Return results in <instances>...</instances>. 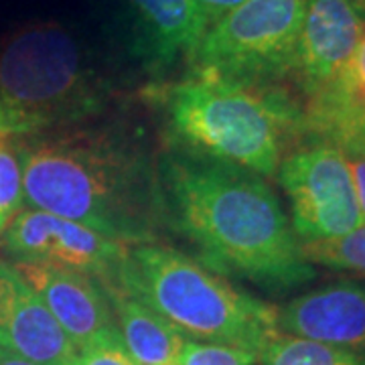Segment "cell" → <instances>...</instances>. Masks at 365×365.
<instances>
[{"label": "cell", "instance_id": "cell-1", "mask_svg": "<svg viewBox=\"0 0 365 365\" xmlns=\"http://www.w3.org/2000/svg\"><path fill=\"white\" fill-rule=\"evenodd\" d=\"M158 167L167 225L201 252L211 270L237 274L270 292L314 280L272 187L223 160L173 150Z\"/></svg>", "mask_w": 365, "mask_h": 365}, {"label": "cell", "instance_id": "cell-2", "mask_svg": "<svg viewBox=\"0 0 365 365\" xmlns=\"http://www.w3.org/2000/svg\"><path fill=\"white\" fill-rule=\"evenodd\" d=\"M33 209L88 225L126 246L157 244L167 227L158 167L110 130H73L16 148Z\"/></svg>", "mask_w": 365, "mask_h": 365}, {"label": "cell", "instance_id": "cell-3", "mask_svg": "<svg viewBox=\"0 0 365 365\" xmlns=\"http://www.w3.org/2000/svg\"><path fill=\"white\" fill-rule=\"evenodd\" d=\"M170 136L181 150L272 177L304 143L302 100L282 81H237L203 73L165 96Z\"/></svg>", "mask_w": 365, "mask_h": 365}, {"label": "cell", "instance_id": "cell-4", "mask_svg": "<svg viewBox=\"0 0 365 365\" xmlns=\"http://www.w3.org/2000/svg\"><path fill=\"white\" fill-rule=\"evenodd\" d=\"M118 284L182 337L199 343L234 347L260 359L280 333L276 307L232 287L201 260L160 244L130 246Z\"/></svg>", "mask_w": 365, "mask_h": 365}, {"label": "cell", "instance_id": "cell-5", "mask_svg": "<svg viewBox=\"0 0 365 365\" xmlns=\"http://www.w3.org/2000/svg\"><path fill=\"white\" fill-rule=\"evenodd\" d=\"M102 81L73 33L45 21L23 26L0 49V138H29L102 112Z\"/></svg>", "mask_w": 365, "mask_h": 365}, {"label": "cell", "instance_id": "cell-6", "mask_svg": "<svg viewBox=\"0 0 365 365\" xmlns=\"http://www.w3.org/2000/svg\"><path fill=\"white\" fill-rule=\"evenodd\" d=\"M309 0H244L209 26L189 59L193 73L284 81Z\"/></svg>", "mask_w": 365, "mask_h": 365}, {"label": "cell", "instance_id": "cell-7", "mask_svg": "<svg viewBox=\"0 0 365 365\" xmlns=\"http://www.w3.org/2000/svg\"><path fill=\"white\" fill-rule=\"evenodd\" d=\"M276 175L290 201V225L299 242L339 237L364 223L351 173L337 146L302 143L282 158Z\"/></svg>", "mask_w": 365, "mask_h": 365}, {"label": "cell", "instance_id": "cell-8", "mask_svg": "<svg viewBox=\"0 0 365 365\" xmlns=\"http://www.w3.org/2000/svg\"><path fill=\"white\" fill-rule=\"evenodd\" d=\"M4 248L21 264H51L116 284L128 248L88 225L41 209L16 213L4 230Z\"/></svg>", "mask_w": 365, "mask_h": 365}, {"label": "cell", "instance_id": "cell-9", "mask_svg": "<svg viewBox=\"0 0 365 365\" xmlns=\"http://www.w3.org/2000/svg\"><path fill=\"white\" fill-rule=\"evenodd\" d=\"M365 33V21L349 0H309L288 78L302 104L323 90L349 61Z\"/></svg>", "mask_w": 365, "mask_h": 365}, {"label": "cell", "instance_id": "cell-10", "mask_svg": "<svg viewBox=\"0 0 365 365\" xmlns=\"http://www.w3.org/2000/svg\"><path fill=\"white\" fill-rule=\"evenodd\" d=\"M14 266L78 349L118 331L108 292L96 276L51 264Z\"/></svg>", "mask_w": 365, "mask_h": 365}, {"label": "cell", "instance_id": "cell-11", "mask_svg": "<svg viewBox=\"0 0 365 365\" xmlns=\"http://www.w3.org/2000/svg\"><path fill=\"white\" fill-rule=\"evenodd\" d=\"M0 349L39 365H71L78 347L11 262L0 260Z\"/></svg>", "mask_w": 365, "mask_h": 365}, {"label": "cell", "instance_id": "cell-12", "mask_svg": "<svg viewBox=\"0 0 365 365\" xmlns=\"http://www.w3.org/2000/svg\"><path fill=\"white\" fill-rule=\"evenodd\" d=\"M278 329L365 355V282L339 280L300 294L278 311Z\"/></svg>", "mask_w": 365, "mask_h": 365}, {"label": "cell", "instance_id": "cell-13", "mask_svg": "<svg viewBox=\"0 0 365 365\" xmlns=\"http://www.w3.org/2000/svg\"><path fill=\"white\" fill-rule=\"evenodd\" d=\"M304 143L365 150V33L335 78L302 104Z\"/></svg>", "mask_w": 365, "mask_h": 365}, {"label": "cell", "instance_id": "cell-14", "mask_svg": "<svg viewBox=\"0 0 365 365\" xmlns=\"http://www.w3.org/2000/svg\"><path fill=\"white\" fill-rule=\"evenodd\" d=\"M150 63L169 67L179 57L191 59L209 23L195 0H124Z\"/></svg>", "mask_w": 365, "mask_h": 365}, {"label": "cell", "instance_id": "cell-15", "mask_svg": "<svg viewBox=\"0 0 365 365\" xmlns=\"http://www.w3.org/2000/svg\"><path fill=\"white\" fill-rule=\"evenodd\" d=\"M118 335L136 365H179L185 337L143 300L120 284H104Z\"/></svg>", "mask_w": 365, "mask_h": 365}, {"label": "cell", "instance_id": "cell-16", "mask_svg": "<svg viewBox=\"0 0 365 365\" xmlns=\"http://www.w3.org/2000/svg\"><path fill=\"white\" fill-rule=\"evenodd\" d=\"M258 361L262 365H365V355L278 333Z\"/></svg>", "mask_w": 365, "mask_h": 365}, {"label": "cell", "instance_id": "cell-17", "mask_svg": "<svg viewBox=\"0 0 365 365\" xmlns=\"http://www.w3.org/2000/svg\"><path fill=\"white\" fill-rule=\"evenodd\" d=\"M302 256L309 264L365 276V222L339 237L300 242Z\"/></svg>", "mask_w": 365, "mask_h": 365}, {"label": "cell", "instance_id": "cell-18", "mask_svg": "<svg viewBox=\"0 0 365 365\" xmlns=\"http://www.w3.org/2000/svg\"><path fill=\"white\" fill-rule=\"evenodd\" d=\"M23 169L19 150L0 138V234L23 205Z\"/></svg>", "mask_w": 365, "mask_h": 365}, {"label": "cell", "instance_id": "cell-19", "mask_svg": "<svg viewBox=\"0 0 365 365\" xmlns=\"http://www.w3.org/2000/svg\"><path fill=\"white\" fill-rule=\"evenodd\" d=\"M258 357L252 353L213 345V343H199V341H185L179 353V365H256Z\"/></svg>", "mask_w": 365, "mask_h": 365}, {"label": "cell", "instance_id": "cell-20", "mask_svg": "<svg viewBox=\"0 0 365 365\" xmlns=\"http://www.w3.org/2000/svg\"><path fill=\"white\" fill-rule=\"evenodd\" d=\"M71 365H136V361L126 351L118 331H114L90 343L88 347L78 349Z\"/></svg>", "mask_w": 365, "mask_h": 365}, {"label": "cell", "instance_id": "cell-21", "mask_svg": "<svg viewBox=\"0 0 365 365\" xmlns=\"http://www.w3.org/2000/svg\"><path fill=\"white\" fill-rule=\"evenodd\" d=\"M347 167L351 173L353 189H355V199H357V207L361 213V220L365 222V150H349L343 153Z\"/></svg>", "mask_w": 365, "mask_h": 365}, {"label": "cell", "instance_id": "cell-22", "mask_svg": "<svg viewBox=\"0 0 365 365\" xmlns=\"http://www.w3.org/2000/svg\"><path fill=\"white\" fill-rule=\"evenodd\" d=\"M195 2L199 4V9L203 11L209 26H211L230 11H234L235 6H240L244 0H195Z\"/></svg>", "mask_w": 365, "mask_h": 365}, {"label": "cell", "instance_id": "cell-23", "mask_svg": "<svg viewBox=\"0 0 365 365\" xmlns=\"http://www.w3.org/2000/svg\"><path fill=\"white\" fill-rule=\"evenodd\" d=\"M0 365H39L26 357H21L13 351H6V349H0Z\"/></svg>", "mask_w": 365, "mask_h": 365}, {"label": "cell", "instance_id": "cell-24", "mask_svg": "<svg viewBox=\"0 0 365 365\" xmlns=\"http://www.w3.org/2000/svg\"><path fill=\"white\" fill-rule=\"evenodd\" d=\"M349 4L355 9V13L365 21V0H349Z\"/></svg>", "mask_w": 365, "mask_h": 365}]
</instances>
